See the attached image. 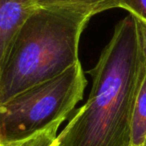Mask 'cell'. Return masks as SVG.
<instances>
[{
    "mask_svg": "<svg viewBox=\"0 0 146 146\" xmlns=\"http://www.w3.org/2000/svg\"><path fill=\"white\" fill-rule=\"evenodd\" d=\"M86 103L57 135L58 146H131L135 102L146 74L138 20L127 15L116 24L97 64L88 72Z\"/></svg>",
    "mask_w": 146,
    "mask_h": 146,
    "instance_id": "obj_1",
    "label": "cell"
},
{
    "mask_svg": "<svg viewBox=\"0 0 146 146\" xmlns=\"http://www.w3.org/2000/svg\"><path fill=\"white\" fill-rule=\"evenodd\" d=\"M90 18L71 9L37 7L21 27L1 69L0 104L80 61V37Z\"/></svg>",
    "mask_w": 146,
    "mask_h": 146,
    "instance_id": "obj_2",
    "label": "cell"
},
{
    "mask_svg": "<svg viewBox=\"0 0 146 146\" xmlns=\"http://www.w3.org/2000/svg\"><path fill=\"white\" fill-rule=\"evenodd\" d=\"M86 78L77 63L55 78L0 104V145L23 141L62 123L82 99Z\"/></svg>",
    "mask_w": 146,
    "mask_h": 146,
    "instance_id": "obj_3",
    "label": "cell"
},
{
    "mask_svg": "<svg viewBox=\"0 0 146 146\" xmlns=\"http://www.w3.org/2000/svg\"><path fill=\"white\" fill-rule=\"evenodd\" d=\"M36 8L34 0H0V72L21 27Z\"/></svg>",
    "mask_w": 146,
    "mask_h": 146,
    "instance_id": "obj_4",
    "label": "cell"
},
{
    "mask_svg": "<svg viewBox=\"0 0 146 146\" xmlns=\"http://www.w3.org/2000/svg\"><path fill=\"white\" fill-rule=\"evenodd\" d=\"M37 7L64 8L88 14L90 16L100 12L118 8L117 0H34Z\"/></svg>",
    "mask_w": 146,
    "mask_h": 146,
    "instance_id": "obj_5",
    "label": "cell"
},
{
    "mask_svg": "<svg viewBox=\"0 0 146 146\" xmlns=\"http://www.w3.org/2000/svg\"><path fill=\"white\" fill-rule=\"evenodd\" d=\"M146 139V74L135 102L132 118L131 146H142Z\"/></svg>",
    "mask_w": 146,
    "mask_h": 146,
    "instance_id": "obj_6",
    "label": "cell"
},
{
    "mask_svg": "<svg viewBox=\"0 0 146 146\" xmlns=\"http://www.w3.org/2000/svg\"><path fill=\"white\" fill-rule=\"evenodd\" d=\"M61 123H56L45 131L38 133L23 141L14 142L2 146H52L56 142L57 131Z\"/></svg>",
    "mask_w": 146,
    "mask_h": 146,
    "instance_id": "obj_7",
    "label": "cell"
},
{
    "mask_svg": "<svg viewBox=\"0 0 146 146\" xmlns=\"http://www.w3.org/2000/svg\"><path fill=\"white\" fill-rule=\"evenodd\" d=\"M118 8L127 10L130 14L146 23V0H117Z\"/></svg>",
    "mask_w": 146,
    "mask_h": 146,
    "instance_id": "obj_8",
    "label": "cell"
},
{
    "mask_svg": "<svg viewBox=\"0 0 146 146\" xmlns=\"http://www.w3.org/2000/svg\"><path fill=\"white\" fill-rule=\"evenodd\" d=\"M138 20V25H139V29H140V33H141V38H142V43H143V47H144V52L146 55V23L143 21Z\"/></svg>",
    "mask_w": 146,
    "mask_h": 146,
    "instance_id": "obj_9",
    "label": "cell"
},
{
    "mask_svg": "<svg viewBox=\"0 0 146 146\" xmlns=\"http://www.w3.org/2000/svg\"><path fill=\"white\" fill-rule=\"evenodd\" d=\"M142 146H146V139H145V141H144V143H143V145Z\"/></svg>",
    "mask_w": 146,
    "mask_h": 146,
    "instance_id": "obj_10",
    "label": "cell"
},
{
    "mask_svg": "<svg viewBox=\"0 0 146 146\" xmlns=\"http://www.w3.org/2000/svg\"><path fill=\"white\" fill-rule=\"evenodd\" d=\"M52 146H58V145H57V143H56V142H55V143L54 144H53V145Z\"/></svg>",
    "mask_w": 146,
    "mask_h": 146,
    "instance_id": "obj_11",
    "label": "cell"
},
{
    "mask_svg": "<svg viewBox=\"0 0 146 146\" xmlns=\"http://www.w3.org/2000/svg\"><path fill=\"white\" fill-rule=\"evenodd\" d=\"M0 146H2V145H0Z\"/></svg>",
    "mask_w": 146,
    "mask_h": 146,
    "instance_id": "obj_12",
    "label": "cell"
}]
</instances>
